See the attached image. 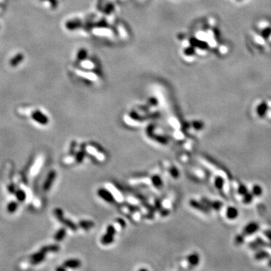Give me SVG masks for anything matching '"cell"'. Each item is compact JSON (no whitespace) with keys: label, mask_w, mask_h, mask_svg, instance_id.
<instances>
[{"label":"cell","mask_w":271,"mask_h":271,"mask_svg":"<svg viewBox=\"0 0 271 271\" xmlns=\"http://www.w3.org/2000/svg\"><path fill=\"white\" fill-rule=\"evenodd\" d=\"M85 151H87L90 155L95 156L96 160L100 162H103L107 159V156L104 150L96 144H89L85 145Z\"/></svg>","instance_id":"obj_1"},{"label":"cell","mask_w":271,"mask_h":271,"mask_svg":"<svg viewBox=\"0 0 271 271\" xmlns=\"http://www.w3.org/2000/svg\"><path fill=\"white\" fill-rule=\"evenodd\" d=\"M54 213H55L57 219L58 220H59L60 222L62 223V224L66 225L67 228H69V229H70V230H73V231H76V230H77V228H77L76 225L74 223L72 222V221L69 220V219H64L63 212V210L61 209H56L54 210Z\"/></svg>","instance_id":"obj_2"},{"label":"cell","mask_w":271,"mask_h":271,"mask_svg":"<svg viewBox=\"0 0 271 271\" xmlns=\"http://www.w3.org/2000/svg\"><path fill=\"white\" fill-rule=\"evenodd\" d=\"M259 229V224L255 221H252V222H249L243 228L241 232V235H243L244 237H248V236L252 235V234L257 232Z\"/></svg>","instance_id":"obj_3"},{"label":"cell","mask_w":271,"mask_h":271,"mask_svg":"<svg viewBox=\"0 0 271 271\" xmlns=\"http://www.w3.org/2000/svg\"><path fill=\"white\" fill-rule=\"evenodd\" d=\"M189 204L191 207H193L194 209H195L197 210H199L200 212H203V213H205V214L209 213L210 212L209 207L206 206L205 203H199L198 201L196 200L192 199L190 200Z\"/></svg>","instance_id":"obj_4"},{"label":"cell","mask_w":271,"mask_h":271,"mask_svg":"<svg viewBox=\"0 0 271 271\" xmlns=\"http://www.w3.org/2000/svg\"><path fill=\"white\" fill-rule=\"evenodd\" d=\"M98 195L101 197L102 199H103L104 200L106 201L107 203H114L115 201L114 196L112 195V194L111 193V191L109 189H105V188H100L98 190L97 192Z\"/></svg>","instance_id":"obj_5"},{"label":"cell","mask_w":271,"mask_h":271,"mask_svg":"<svg viewBox=\"0 0 271 271\" xmlns=\"http://www.w3.org/2000/svg\"><path fill=\"white\" fill-rule=\"evenodd\" d=\"M32 118L34 121H36V122H38L40 124L45 125V124L48 123V118L40 111H35L32 114Z\"/></svg>","instance_id":"obj_6"},{"label":"cell","mask_w":271,"mask_h":271,"mask_svg":"<svg viewBox=\"0 0 271 271\" xmlns=\"http://www.w3.org/2000/svg\"><path fill=\"white\" fill-rule=\"evenodd\" d=\"M56 175L57 173L54 170H51L50 173H48L46 180H45V182L43 185V188L45 191H49V190H50L51 185H52L53 182H54V179L56 178Z\"/></svg>","instance_id":"obj_7"},{"label":"cell","mask_w":271,"mask_h":271,"mask_svg":"<svg viewBox=\"0 0 271 271\" xmlns=\"http://www.w3.org/2000/svg\"><path fill=\"white\" fill-rule=\"evenodd\" d=\"M107 189H109L111 191V193L112 194V195L114 196L115 200L118 203H122L124 200V197L121 195V193H120V191H118V188L112 185L108 184L107 185Z\"/></svg>","instance_id":"obj_8"},{"label":"cell","mask_w":271,"mask_h":271,"mask_svg":"<svg viewBox=\"0 0 271 271\" xmlns=\"http://www.w3.org/2000/svg\"><path fill=\"white\" fill-rule=\"evenodd\" d=\"M202 201L203 202V203H205V204H206L207 206H209V207L215 210H219L223 206V203H221V201H219V200L212 201V200H208L207 198H203Z\"/></svg>","instance_id":"obj_9"},{"label":"cell","mask_w":271,"mask_h":271,"mask_svg":"<svg viewBox=\"0 0 271 271\" xmlns=\"http://www.w3.org/2000/svg\"><path fill=\"white\" fill-rule=\"evenodd\" d=\"M239 215V212L237 208L234 206H229L226 210V216L230 220H234Z\"/></svg>","instance_id":"obj_10"},{"label":"cell","mask_w":271,"mask_h":271,"mask_svg":"<svg viewBox=\"0 0 271 271\" xmlns=\"http://www.w3.org/2000/svg\"><path fill=\"white\" fill-rule=\"evenodd\" d=\"M45 253H43L41 251L37 252V253H35L31 256V262L33 264H37L42 262L45 260Z\"/></svg>","instance_id":"obj_11"},{"label":"cell","mask_w":271,"mask_h":271,"mask_svg":"<svg viewBox=\"0 0 271 271\" xmlns=\"http://www.w3.org/2000/svg\"><path fill=\"white\" fill-rule=\"evenodd\" d=\"M186 261L191 266H197L200 263V255L197 253H192L187 257Z\"/></svg>","instance_id":"obj_12"},{"label":"cell","mask_w":271,"mask_h":271,"mask_svg":"<svg viewBox=\"0 0 271 271\" xmlns=\"http://www.w3.org/2000/svg\"><path fill=\"white\" fill-rule=\"evenodd\" d=\"M23 59H24V55H23V54H21V53H19V54H17L14 57H12V59L10 60L9 63H10V65L12 66V67H16L17 66L19 65L20 63H22Z\"/></svg>","instance_id":"obj_13"},{"label":"cell","mask_w":271,"mask_h":271,"mask_svg":"<svg viewBox=\"0 0 271 271\" xmlns=\"http://www.w3.org/2000/svg\"><path fill=\"white\" fill-rule=\"evenodd\" d=\"M267 109H268V106H267L266 102H261L260 105L258 106L256 111H257V114L259 115V117L261 118L265 117V115L267 114Z\"/></svg>","instance_id":"obj_14"},{"label":"cell","mask_w":271,"mask_h":271,"mask_svg":"<svg viewBox=\"0 0 271 271\" xmlns=\"http://www.w3.org/2000/svg\"><path fill=\"white\" fill-rule=\"evenodd\" d=\"M81 266V261L79 260L72 259V260H67L63 264V267H69V268H77Z\"/></svg>","instance_id":"obj_15"},{"label":"cell","mask_w":271,"mask_h":271,"mask_svg":"<svg viewBox=\"0 0 271 271\" xmlns=\"http://www.w3.org/2000/svg\"><path fill=\"white\" fill-rule=\"evenodd\" d=\"M214 183H215V188H217L219 191H222L224 185V179H223V177H221V175H217V176L215 178Z\"/></svg>","instance_id":"obj_16"},{"label":"cell","mask_w":271,"mask_h":271,"mask_svg":"<svg viewBox=\"0 0 271 271\" xmlns=\"http://www.w3.org/2000/svg\"><path fill=\"white\" fill-rule=\"evenodd\" d=\"M60 249V247L57 245H51V246H44L40 249L43 253H47L48 252H57Z\"/></svg>","instance_id":"obj_17"},{"label":"cell","mask_w":271,"mask_h":271,"mask_svg":"<svg viewBox=\"0 0 271 271\" xmlns=\"http://www.w3.org/2000/svg\"><path fill=\"white\" fill-rule=\"evenodd\" d=\"M269 257H270V254L266 251L263 250L259 251V252H258L257 253L254 254V259L258 260V261H261V260L267 259Z\"/></svg>","instance_id":"obj_18"},{"label":"cell","mask_w":271,"mask_h":271,"mask_svg":"<svg viewBox=\"0 0 271 271\" xmlns=\"http://www.w3.org/2000/svg\"><path fill=\"white\" fill-rule=\"evenodd\" d=\"M252 193L254 197H261L263 194V188L259 185H254L252 188Z\"/></svg>","instance_id":"obj_19"},{"label":"cell","mask_w":271,"mask_h":271,"mask_svg":"<svg viewBox=\"0 0 271 271\" xmlns=\"http://www.w3.org/2000/svg\"><path fill=\"white\" fill-rule=\"evenodd\" d=\"M113 240H114V236L109 235V234L106 233V234H104L103 237H102L101 243L103 245H109L112 243Z\"/></svg>","instance_id":"obj_20"},{"label":"cell","mask_w":271,"mask_h":271,"mask_svg":"<svg viewBox=\"0 0 271 271\" xmlns=\"http://www.w3.org/2000/svg\"><path fill=\"white\" fill-rule=\"evenodd\" d=\"M66 234H67V230H66L65 228H63L60 229V230L57 232L55 236H54V239H55V240L57 241H61L62 239L65 237Z\"/></svg>","instance_id":"obj_21"},{"label":"cell","mask_w":271,"mask_h":271,"mask_svg":"<svg viewBox=\"0 0 271 271\" xmlns=\"http://www.w3.org/2000/svg\"><path fill=\"white\" fill-rule=\"evenodd\" d=\"M254 197V196L253 195V194H252V192L248 191L246 195L243 196V202L245 204H249V203L252 202Z\"/></svg>","instance_id":"obj_22"},{"label":"cell","mask_w":271,"mask_h":271,"mask_svg":"<svg viewBox=\"0 0 271 271\" xmlns=\"http://www.w3.org/2000/svg\"><path fill=\"white\" fill-rule=\"evenodd\" d=\"M79 226L85 230H88L94 226V223L91 221H81L79 222Z\"/></svg>","instance_id":"obj_23"},{"label":"cell","mask_w":271,"mask_h":271,"mask_svg":"<svg viewBox=\"0 0 271 271\" xmlns=\"http://www.w3.org/2000/svg\"><path fill=\"white\" fill-rule=\"evenodd\" d=\"M151 183L155 186V188H160L162 186V181L158 175H155V176L151 178Z\"/></svg>","instance_id":"obj_24"},{"label":"cell","mask_w":271,"mask_h":271,"mask_svg":"<svg viewBox=\"0 0 271 271\" xmlns=\"http://www.w3.org/2000/svg\"><path fill=\"white\" fill-rule=\"evenodd\" d=\"M15 195L16 197H17V199L19 201H21V202H23V201L25 200L26 193L23 191H22V190H18V191H16Z\"/></svg>","instance_id":"obj_25"},{"label":"cell","mask_w":271,"mask_h":271,"mask_svg":"<svg viewBox=\"0 0 271 271\" xmlns=\"http://www.w3.org/2000/svg\"><path fill=\"white\" fill-rule=\"evenodd\" d=\"M7 209H8V212H10V213H14L17 209V203L12 201V202H11L8 205V207H7Z\"/></svg>","instance_id":"obj_26"},{"label":"cell","mask_w":271,"mask_h":271,"mask_svg":"<svg viewBox=\"0 0 271 271\" xmlns=\"http://www.w3.org/2000/svg\"><path fill=\"white\" fill-rule=\"evenodd\" d=\"M237 191H238V194H239V195H241V196L245 195L247 193V192L249 191L248 189H247L246 186L244 185L243 184L239 185V187H238Z\"/></svg>","instance_id":"obj_27"},{"label":"cell","mask_w":271,"mask_h":271,"mask_svg":"<svg viewBox=\"0 0 271 271\" xmlns=\"http://www.w3.org/2000/svg\"><path fill=\"white\" fill-rule=\"evenodd\" d=\"M245 240V237L243 235H241V234H238L234 238V243L236 245H241L243 244V242Z\"/></svg>","instance_id":"obj_28"},{"label":"cell","mask_w":271,"mask_h":271,"mask_svg":"<svg viewBox=\"0 0 271 271\" xmlns=\"http://www.w3.org/2000/svg\"><path fill=\"white\" fill-rule=\"evenodd\" d=\"M85 150H81V151H79V152L76 154V160L77 161V162L81 163L82 160H83V159L85 158Z\"/></svg>","instance_id":"obj_29"},{"label":"cell","mask_w":271,"mask_h":271,"mask_svg":"<svg viewBox=\"0 0 271 271\" xmlns=\"http://www.w3.org/2000/svg\"><path fill=\"white\" fill-rule=\"evenodd\" d=\"M168 170H170V174H171V175L173 177V178L177 179L179 176V173L178 170H177L176 168L175 167V166H171V167H169V169Z\"/></svg>","instance_id":"obj_30"},{"label":"cell","mask_w":271,"mask_h":271,"mask_svg":"<svg viewBox=\"0 0 271 271\" xmlns=\"http://www.w3.org/2000/svg\"><path fill=\"white\" fill-rule=\"evenodd\" d=\"M193 127L197 131H200L203 128V123L201 121L193 122Z\"/></svg>","instance_id":"obj_31"},{"label":"cell","mask_w":271,"mask_h":271,"mask_svg":"<svg viewBox=\"0 0 271 271\" xmlns=\"http://www.w3.org/2000/svg\"><path fill=\"white\" fill-rule=\"evenodd\" d=\"M264 234L269 240L271 241V230H265L264 231Z\"/></svg>","instance_id":"obj_32"},{"label":"cell","mask_w":271,"mask_h":271,"mask_svg":"<svg viewBox=\"0 0 271 271\" xmlns=\"http://www.w3.org/2000/svg\"><path fill=\"white\" fill-rule=\"evenodd\" d=\"M8 191L11 194H15V187H14V184H11L10 185L8 186Z\"/></svg>","instance_id":"obj_33"},{"label":"cell","mask_w":271,"mask_h":271,"mask_svg":"<svg viewBox=\"0 0 271 271\" xmlns=\"http://www.w3.org/2000/svg\"><path fill=\"white\" fill-rule=\"evenodd\" d=\"M47 1H48L49 2L51 3V5H52V7H56L57 5V0H47Z\"/></svg>","instance_id":"obj_34"},{"label":"cell","mask_w":271,"mask_h":271,"mask_svg":"<svg viewBox=\"0 0 271 271\" xmlns=\"http://www.w3.org/2000/svg\"><path fill=\"white\" fill-rule=\"evenodd\" d=\"M57 270H66V267H58L57 268Z\"/></svg>","instance_id":"obj_35"},{"label":"cell","mask_w":271,"mask_h":271,"mask_svg":"<svg viewBox=\"0 0 271 271\" xmlns=\"http://www.w3.org/2000/svg\"><path fill=\"white\" fill-rule=\"evenodd\" d=\"M267 247H268V248H270L271 249V241L269 242V243H267Z\"/></svg>","instance_id":"obj_36"},{"label":"cell","mask_w":271,"mask_h":271,"mask_svg":"<svg viewBox=\"0 0 271 271\" xmlns=\"http://www.w3.org/2000/svg\"><path fill=\"white\" fill-rule=\"evenodd\" d=\"M268 266L269 267H271V259L270 260V261H268Z\"/></svg>","instance_id":"obj_37"}]
</instances>
